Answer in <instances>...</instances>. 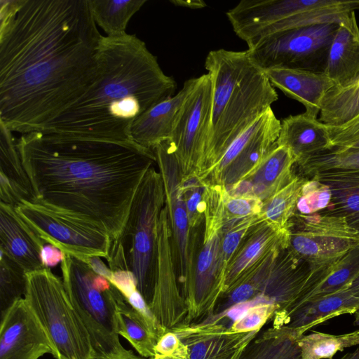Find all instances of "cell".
<instances>
[{
    "instance_id": "23",
    "label": "cell",
    "mask_w": 359,
    "mask_h": 359,
    "mask_svg": "<svg viewBox=\"0 0 359 359\" xmlns=\"http://www.w3.org/2000/svg\"><path fill=\"white\" fill-rule=\"evenodd\" d=\"M277 145L287 147L300 165L312 156L331 149L327 127L306 112L291 115L280 122Z\"/></svg>"
},
{
    "instance_id": "24",
    "label": "cell",
    "mask_w": 359,
    "mask_h": 359,
    "mask_svg": "<svg viewBox=\"0 0 359 359\" xmlns=\"http://www.w3.org/2000/svg\"><path fill=\"white\" fill-rule=\"evenodd\" d=\"M273 87L302 103L306 113L317 118L323 100L333 81L324 72L298 69L274 68L264 70Z\"/></svg>"
},
{
    "instance_id": "48",
    "label": "cell",
    "mask_w": 359,
    "mask_h": 359,
    "mask_svg": "<svg viewBox=\"0 0 359 359\" xmlns=\"http://www.w3.org/2000/svg\"><path fill=\"white\" fill-rule=\"evenodd\" d=\"M107 359H146V358L140 357L134 354L133 351L128 350L127 352L121 355L109 358Z\"/></svg>"
},
{
    "instance_id": "10",
    "label": "cell",
    "mask_w": 359,
    "mask_h": 359,
    "mask_svg": "<svg viewBox=\"0 0 359 359\" xmlns=\"http://www.w3.org/2000/svg\"><path fill=\"white\" fill-rule=\"evenodd\" d=\"M212 85L207 73L197 77L175 119L170 145L182 176L201 177L211 124Z\"/></svg>"
},
{
    "instance_id": "39",
    "label": "cell",
    "mask_w": 359,
    "mask_h": 359,
    "mask_svg": "<svg viewBox=\"0 0 359 359\" xmlns=\"http://www.w3.org/2000/svg\"><path fill=\"white\" fill-rule=\"evenodd\" d=\"M277 308L269 302H259L250 306L238 317L230 328L236 332L260 331L262 327L273 319Z\"/></svg>"
},
{
    "instance_id": "34",
    "label": "cell",
    "mask_w": 359,
    "mask_h": 359,
    "mask_svg": "<svg viewBox=\"0 0 359 359\" xmlns=\"http://www.w3.org/2000/svg\"><path fill=\"white\" fill-rule=\"evenodd\" d=\"M297 343L301 359H333L337 352L359 345V330L338 335L314 331L299 337Z\"/></svg>"
},
{
    "instance_id": "9",
    "label": "cell",
    "mask_w": 359,
    "mask_h": 359,
    "mask_svg": "<svg viewBox=\"0 0 359 359\" xmlns=\"http://www.w3.org/2000/svg\"><path fill=\"white\" fill-rule=\"evenodd\" d=\"M16 211L45 243L86 262L89 257H108L111 239L95 224L35 201H23Z\"/></svg>"
},
{
    "instance_id": "30",
    "label": "cell",
    "mask_w": 359,
    "mask_h": 359,
    "mask_svg": "<svg viewBox=\"0 0 359 359\" xmlns=\"http://www.w3.org/2000/svg\"><path fill=\"white\" fill-rule=\"evenodd\" d=\"M147 0H89L92 15L107 36H118L126 33L132 17Z\"/></svg>"
},
{
    "instance_id": "44",
    "label": "cell",
    "mask_w": 359,
    "mask_h": 359,
    "mask_svg": "<svg viewBox=\"0 0 359 359\" xmlns=\"http://www.w3.org/2000/svg\"><path fill=\"white\" fill-rule=\"evenodd\" d=\"M65 253L53 245L46 243L41 251V260L43 268L51 269L62 263Z\"/></svg>"
},
{
    "instance_id": "22",
    "label": "cell",
    "mask_w": 359,
    "mask_h": 359,
    "mask_svg": "<svg viewBox=\"0 0 359 359\" xmlns=\"http://www.w3.org/2000/svg\"><path fill=\"white\" fill-rule=\"evenodd\" d=\"M324 73L337 87L359 81V26L355 11L340 20Z\"/></svg>"
},
{
    "instance_id": "28",
    "label": "cell",
    "mask_w": 359,
    "mask_h": 359,
    "mask_svg": "<svg viewBox=\"0 0 359 359\" xmlns=\"http://www.w3.org/2000/svg\"><path fill=\"white\" fill-rule=\"evenodd\" d=\"M358 276L359 244L332 264L319 269L316 280L303 289L293 304L287 319L309 299L347 289Z\"/></svg>"
},
{
    "instance_id": "15",
    "label": "cell",
    "mask_w": 359,
    "mask_h": 359,
    "mask_svg": "<svg viewBox=\"0 0 359 359\" xmlns=\"http://www.w3.org/2000/svg\"><path fill=\"white\" fill-rule=\"evenodd\" d=\"M156 273L149 304L161 327L166 331L182 324L187 310L174 269L172 233L165 206L156 230Z\"/></svg>"
},
{
    "instance_id": "6",
    "label": "cell",
    "mask_w": 359,
    "mask_h": 359,
    "mask_svg": "<svg viewBox=\"0 0 359 359\" xmlns=\"http://www.w3.org/2000/svg\"><path fill=\"white\" fill-rule=\"evenodd\" d=\"M60 268L64 287L90 334L96 359L127 352L116 325L118 303L123 294L107 278L73 255L65 254Z\"/></svg>"
},
{
    "instance_id": "19",
    "label": "cell",
    "mask_w": 359,
    "mask_h": 359,
    "mask_svg": "<svg viewBox=\"0 0 359 359\" xmlns=\"http://www.w3.org/2000/svg\"><path fill=\"white\" fill-rule=\"evenodd\" d=\"M294 164L290 150L277 145L249 175L225 189L232 196L255 197L264 202L294 179Z\"/></svg>"
},
{
    "instance_id": "1",
    "label": "cell",
    "mask_w": 359,
    "mask_h": 359,
    "mask_svg": "<svg viewBox=\"0 0 359 359\" xmlns=\"http://www.w3.org/2000/svg\"><path fill=\"white\" fill-rule=\"evenodd\" d=\"M102 35L89 0H22L0 18V122L40 130L95 80Z\"/></svg>"
},
{
    "instance_id": "38",
    "label": "cell",
    "mask_w": 359,
    "mask_h": 359,
    "mask_svg": "<svg viewBox=\"0 0 359 359\" xmlns=\"http://www.w3.org/2000/svg\"><path fill=\"white\" fill-rule=\"evenodd\" d=\"M330 188L315 178H307L301 190L295 212L311 215L325 209L330 203Z\"/></svg>"
},
{
    "instance_id": "18",
    "label": "cell",
    "mask_w": 359,
    "mask_h": 359,
    "mask_svg": "<svg viewBox=\"0 0 359 359\" xmlns=\"http://www.w3.org/2000/svg\"><path fill=\"white\" fill-rule=\"evenodd\" d=\"M289 228L280 230L264 221L255 225L228 265L224 294L246 280L276 248L289 247Z\"/></svg>"
},
{
    "instance_id": "42",
    "label": "cell",
    "mask_w": 359,
    "mask_h": 359,
    "mask_svg": "<svg viewBox=\"0 0 359 359\" xmlns=\"http://www.w3.org/2000/svg\"><path fill=\"white\" fill-rule=\"evenodd\" d=\"M156 353L174 359H187V350L177 334L168 330L158 339Z\"/></svg>"
},
{
    "instance_id": "3",
    "label": "cell",
    "mask_w": 359,
    "mask_h": 359,
    "mask_svg": "<svg viewBox=\"0 0 359 359\" xmlns=\"http://www.w3.org/2000/svg\"><path fill=\"white\" fill-rule=\"evenodd\" d=\"M97 74L86 91L40 130L65 135L131 140L144 112L175 95L176 83L135 34L102 36Z\"/></svg>"
},
{
    "instance_id": "13",
    "label": "cell",
    "mask_w": 359,
    "mask_h": 359,
    "mask_svg": "<svg viewBox=\"0 0 359 359\" xmlns=\"http://www.w3.org/2000/svg\"><path fill=\"white\" fill-rule=\"evenodd\" d=\"M203 244L195 263L193 277L182 293L187 313L182 323H199L212 316L224 295V284L219 271L220 231L222 221L205 213Z\"/></svg>"
},
{
    "instance_id": "8",
    "label": "cell",
    "mask_w": 359,
    "mask_h": 359,
    "mask_svg": "<svg viewBox=\"0 0 359 359\" xmlns=\"http://www.w3.org/2000/svg\"><path fill=\"white\" fill-rule=\"evenodd\" d=\"M339 22L273 34L259 39L246 50L262 70L287 68L324 72Z\"/></svg>"
},
{
    "instance_id": "2",
    "label": "cell",
    "mask_w": 359,
    "mask_h": 359,
    "mask_svg": "<svg viewBox=\"0 0 359 359\" xmlns=\"http://www.w3.org/2000/svg\"><path fill=\"white\" fill-rule=\"evenodd\" d=\"M34 201L84 218L111 242L126 222L136 191L156 162L154 152L132 140L36 130L16 140Z\"/></svg>"
},
{
    "instance_id": "7",
    "label": "cell",
    "mask_w": 359,
    "mask_h": 359,
    "mask_svg": "<svg viewBox=\"0 0 359 359\" xmlns=\"http://www.w3.org/2000/svg\"><path fill=\"white\" fill-rule=\"evenodd\" d=\"M24 298L41 324L55 359H96L90 334L50 269L26 273Z\"/></svg>"
},
{
    "instance_id": "4",
    "label": "cell",
    "mask_w": 359,
    "mask_h": 359,
    "mask_svg": "<svg viewBox=\"0 0 359 359\" xmlns=\"http://www.w3.org/2000/svg\"><path fill=\"white\" fill-rule=\"evenodd\" d=\"M205 67L212 85L211 124L201 179L230 144L271 108L278 97L264 70L247 50L223 48L208 53Z\"/></svg>"
},
{
    "instance_id": "46",
    "label": "cell",
    "mask_w": 359,
    "mask_h": 359,
    "mask_svg": "<svg viewBox=\"0 0 359 359\" xmlns=\"http://www.w3.org/2000/svg\"><path fill=\"white\" fill-rule=\"evenodd\" d=\"M170 3L175 6L189 8L191 9H199L206 6V4L201 0H172Z\"/></svg>"
},
{
    "instance_id": "31",
    "label": "cell",
    "mask_w": 359,
    "mask_h": 359,
    "mask_svg": "<svg viewBox=\"0 0 359 359\" xmlns=\"http://www.w3.org/2000/svg\"><path fill=\"white\" fill-rule=\"evenodd\" d=\"M116 325L118 334L127 339L141 356L151 358L156 355L158 339L123 296L118 303Z\"/></svg>"
},
{
    "instance_id": "35",
    "label": "cell",
    "mask_w": 359,
    "mask_h": 359,
    "mask_svg": "<svg viewBox=\"0 0 359 359\" xmlns=\"http://www.w3.org/2000/svg\"><path fill=\"white\" fill-rule=\"evenodd\" d=\"M262 221L260 215H257L230 220L223 225L220 231L219 271L224 283V290L225 273L229 262L245 236Z\"/></svg>"
},
{
    "instance_id": "37",
    "label": "cell",
    "mask_w": 359,
    "mask_h": 359,
    "mask_svg": "<svg viewBox=\"0 0 359 359\" xmlns=\"http://www.w3.org/2000/svg\"><path fill=\"white\" fill-rule=\"evenodd\" d=\"M304 177L334 170H359V150L332 148L315 155L298 165Z\"/></svg>"
},
{
    "instance_id": "17",
    "label": "cell",
    "mask_w": 359,
    "mask_h": 359,
    "mask_svg": "<svg viewBox=\"0 0 359 359\" xmlns=\"http://www.w3.org/2000/svg\"><path fill=\"white\" fill-rule=\"evenodd\" d=\"M53 346L25 298L13 303L0 324V359H39Z\"/></svg>"
},
{
    "instance_id": "49",
    "label": "cell",
    "mask_w": 359,
    "mask_h": 359,
    "mask_svg": "<svg viewBox=\"0 0 359 359\" xmlns=\"http://www.w3.org/2000/svg\"><path fill=\"white\" fill-rule=\"evenodd\" d=\"M337 148L347 149V150H359V139L348 144H346V145L341 147H337Z\"/></svg>"
},
{
    "instance_id": "5",
    "label": "cell",
    "mask_w": 359,
    "mask_h": 359,
    "mask_svg": "<svg viewBox=\"0 0 359 359\" xmlns=\"http://www.w3.org/2000/svg\"><path fill=\"white\" fill-rule=\"evenodd\" d=\"M165 206L161 175L152 166L142 179L133 198L126 222L110 246L106 259L113 271H131L137 289L149 304L156 273V230Z\"/></svg>"
},
{
    "instance_id": "36",
    "label": "cell",
    "mask_w": 359,
    "mask_h": 359,
    "mask_svg": "<svg viewBox=\"0 0 359 359\" xmlns=\"http://www.w3.org/2000/svg\"><path fill=\"white\" fill-rule=\"evenodd\" d=\"M0 308L3 313L26 291V271L0 250Z\"/></svg>"
},
{
    "instance_id": "20",
    "label": "cell",
    "mask_w": 359,
    "mask_h": 359,
    "mask_svg": "<svg viewBox=\"0 0 359 359\" xmlns=\"http://www.w3.org/2000/svg\"><path fill=\"white\" fill-rule=\"evenodd\" d=\"M44 244L14 206L0 203V250L29 273L43 268L41 251Z\"/></svg>"
},
{
    "instance_id": "40",
    "label": "cell",
    "mask_w": 359,
    "mask_h": 359,
    "mask_svg": "<svg viewBox=\"0 0 359 359\" xmlns=\"http://www.w3.org/2000/svg\"><path fill=\"white\" fill-rule=\"evenodd\" d=\"M221 206L225 222L259 215L263 201L250 196H232L222 187Z\"/></svg>"
},
{
    "instance_id": "11",
    "label": "cell",
    "mask_w": 359,
    "mask_h": 359,
    "mask_svg": "<svg viewBox=\"0 0 359 359\" xmlns=\"http://www.w3.org/2000/svg\"><path fill=\"white\" fill-rule=\"evenodd\" d=\"M288 248L312 269L329 266L359 244L357 231L342 217L294 212Z\"/></svg>"
},
{
    "instance_id": "32",
    "label": "cell",
    "mask_w": 359,
    "mask_h": 359,
    "mask_svg": "<svg viewBox=\"0 0 359 359\" xmlns=\"http://www.w3.org/2000/svg\"><path fill=\"white\" fill-rule=\"evenodd\" d=\"M319 121L326 126L344 125L359 115V81L346 86H334L325 94Z\"/></svg>"
},
{
    "instance_id": "51",
    "label": "cell",
    "mask_w": 359,
    "mask_h": 359,
    "mask_svg": "<svg viewBox=\"0 0 359 359\" xmlns=\"http://www.w3.org/2000/svg\"><path fill=\"white\" fill-rule=\"evenodd\" d=\"M205 212H212L208 211V210H205ZM204 213H205V212H204ZM213 214H215V213H213ZM217 217H219V216H217ZM219 218H220V217H219ZM220 219H221V218H220ZM222 221H223V220H222Z\"/></svg>"
},
{
    "instance_id": "25",
    "label": "cell",
    "mask_w": 359,
    "mask_h": 359,
    "mask_svg": "<svg viewBox=\"0 0 359 359\" xmlns=\"http://www.w3.org/2000/svg\"><path fill=\"white\" fill-rule=\"evenodd\" d=\"M16 140L13 132L0 122V199L14 207L23 201L35 200Z\"/></svg>"
},
{
    "instance_id": "33",
    "label": "cell",
    "mask_w": 359,
    "mask_h": 359,
    "mask_svg": "<svg viewBox=\"0 0 359 359\" xmlns=\"http://www.w3.org/2000/svg\"><path fill=\"white\" fill-rule=\"evenodd\" d=\"M306 179L295 175L285 187L264 201L259 213L262 219L278 229H287Z\"/></svg>"
},
{
    "instance_id": "14",
    "label": "cell",
    "mask_w": 359,
    "mask_h": 359,
    "mask_svg": "<svg viewBox=\"0 0 359 359\" xmlns=\"http://www.w3.org/2000/svg\"><path fill=\"white\" fill-rule=\"evenodd\" d=\"M154 152L163 180L165 206L172 233L173 255L174 253L176 255L180 263V283L183 292L191 281L195 263L193 262L190 249L191 229L184 195L180 187L182 173L168 140L159 143Z\"/></svg>"
},
{
    "instance_id": "12",
    "label": "cell",
    "mask_w": 359,
    "mask_h": 359,
    "mask_svg": "<svg viewBox=\"0 0 359 359\" xmlns=\"http://www.w3.org/2000/svg\"><path fill=\"white\" fill-rule=\"evenodd\" d=\"M280 124L269 109L230 144L210 170L208 183L228 187L249 175L277 146Z\"/></svg>"
},
{
    "instance_id": "27",
    "label": "cell",
    "mask_w": 359,
    "mask_h": 359,
    "mask_svg": "<svg viewBox=\"0 0 359 359\" xmlns=\"http://www.w3.org/2000/svg\"><path fill=\"white\" fill-rule=\"evenodd\" d=\"M359 312V297L348 289L310 299L299 307L284 326L297 331L301 337L307 330L334 317Z\"/></svg>"
},
{
    "instance_id": "29",
    "label": "cell",
    "mask_w": 359,
    "mask_h": 359,
    "mask_svg": "<svg viewBox=\"0 0 359 359\" xmlns=\"http://www.w3.org/2000/svg\"><path fill=\"white\" fill-rule=\"evenodd\" d=\"M299 337L291 327L273 325L257 336L239 359H301Z\"/></svg>"
},
{
    "instance_id": "21",
    "label": "cell",
    "mask_w": 359,
    "mask_h": 359,
    "mask_svg": "<svg viewBox=\"0 0 359 359\" xmlns=\"http://www.w3.org/2000/svg\"><path fill=\"white\" fill-rule=\"evenodd\" d=\"M196 79L187 80L176 95L157 103L141 114L131 126L130 140L153 151L159 143L170 140L177 116Z\"/></svg>"
},
{
    "instance_id": "41",
    "label": "cell",
    "mask_w": 359,
    "mask_h": 359,
    "mask_svg": "<svg viewBox=\"0 0 359 359\" xmlns=\"http://www.w3.org/2000/svg\"><path fill=\"white\" fill-rule=\"evenodd\" d=\"M327 127L331 140V149L345 146L359 139V115L344 125Z\"/></svg>"
},
{
    "instance_id": "50",
    "label": "cell",
    "mask_w": 359,
    "mask_h": 359,
    "mask_svg": "<svg viewBox=\"0 0 359 359\" xmlns=\"http://www.w3.org/2000/svg\"><path fill=\"white\" fill-rule=\"evenodd\" d=\"M339 359H359V348H356L352 352L347 353Z\"/></svg>"
},
{
    "instance_id": "16",
    "label": "cell",
    "mask_w": 359,
    "mask_h": 359,
    "mask_svg": "<svg viewBox=\"0 0 359 359\" xmlns=\"http://www.w3.org/2000/svg\"><path fill=\"white\" fill-rule=\"evenodd\" d=\"M170 330L184 345L187 359H239L260 332H236L213 317L182 323Z\"/></svg>"
},
{
    "instance_id": "26",
    "label": "cell",
    "mask_w": 359,
    "mask_h": 359,
    "mask_svg": "<svg viewBox=\"0 0 359 359\" xmlns=\"http://www.w3.org/2000/svg\"><path fill=\"white\" fill-rule=\"evenodd\" d=\"M315 178L330 189V205L320 214L344 217L359 238V170H334L320 172Z\"/></svg>"
},
{
    "instance_id": "43",
    "label": "cell",
    "mask_w": 359,
    "mask_h": 359,
    "mask_svg": "<svg viewBox=\"0 0 359 359\" xmlns=\"http://www.w3.org/2000/svg\"><path fill=\"white\" fill-rule=\"evenodd\" d=\"M109 280L123 294L125 299L137 289L136 278L131 271L127 270L118 269L113 271Z\"/></svg>"
},
{
    "instance_id": "47",
    "label": "cell",
    "mask_w": 359,
    "mask_h": 359,
    "mask_svg": "<svg viewBox=\"0 0 359 359\" xmlns=\"http://www.w3.org/2000/svg\"><path fill=\"white\" fill-rule=\"evenodd\" d=\"M348 289L353 295L359 297V276L352 282ZM354 316L355 323L359 324V313H355Z\"/></svg>"
},
{
    "instance_id": "45",
    "label": "cell",
    "mask_w": 359,
    "mask_h": 359,
    "mask_svg": "<svg viewBox=\"0 0 359 359\" xmlns=\"http://www.w3.org/2000/svg\"><path fill=\"white\" fill-rule=\"evenodd\" d=\"M86 263L95 273L102 276L107 278L108 280L110 279L112 274V271L109 267L107 266V265L101 259L100 257L93 256L89 257L86 261Z\"/></svg>"
}]
</instances>
